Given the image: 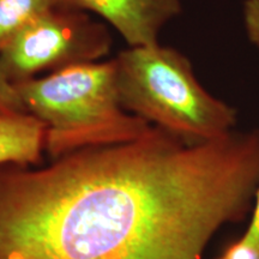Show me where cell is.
Wrapping results in <instances>:
<instances>
[{
  "instance_id": "cell-1",
  "label": "cell",
  "mask_w": 259,
  "mask_h": 259,
  "mask_svg": "<svg viewBox=\"0 0 259 259\" xmlns=\"http://www.w3.org/2000/svg\"><path fill=\"white\" fill-rule=\"evenodd\" d=\"M258 187V128L190 143L151 125L42 168L4 164L0 259H202Z\"/></svg>"
},
{
  "instance_id": "cell-2",
  "label": "cell",
  "mask_w": 259,
  "mask_h": 259,
  "mask_svg": "<svg viewBox=\"0 0 259 259\" xmlns=\"http://www.w3.org/2000/svg\"><path fill=\"white\" fill-rule=\"evenodd\" d=\"M15 85L27 112L45 126L52 160L132 141L151 126L122 108L114 60L74 65Z\"/></svg>"
},
{
  "instance_id": "cell-3",
  "label": "cell",
  "mask_w": 259,
  "mask_h": 259,
  "mask_svg": "<svg viewBox=\"0 0 259 259\" xmlns=\"http://www.w3.org/2000/svg\"><path fill=\"white\" fill-rule=\"evenodd\" d=\"M122 108L190 143L223 137L235 130L238 112L211 95L176 48L128 47L115 58Z\"/></svg>"
},
{
  "instance_id": "cell-4",
  "label": "cell",
  "mask_w": 259,
  "mask_h": 259,
  "mask_svg": "<svg viewBox=\"0 0 259 259\" xmlns=\"http://www.w3.org/2000/svg\"><path fill=\"white\" fill-rule=\"evenodd\" d=\"M111 46L105 25L85 12L60 6L37 18L0 52V71L17 84L42 72L100 61Z\"/></svg>"
},
{
  "instance_id": "cell-5",
  "label": "cell",
  "mask_w": 259,
  "mask_h": 259,
  "mask_svg": "<svg viewBox=\"0 0 259 259\" xmlns=\"http://www.w3.org/2000/svg\"><path fill=\"white\" fill-rule=\"evenodd\" d=\"M60 4L100 16L124 37L128 47L158 44L162 28L183 10L181 0H60Z\"/></svg>"
},
{
  "instance_id": "cell-6",
  "label": "cell",
  "mask_w": 259,
  "mask_h": 259,
  "mask_svg": "<svg viewBox=\"0 0 259 259\" xmlns=\"http://www.w3.org/2000/svg\"><path fill=\"white\" fill-rule=\"evenodd\" d=\"M45 151V126L29 113H0V166H30Z\"/></svg>"
},
{
  "instance_id": "cell-7",
  "label": "cell",
  "mask_w": 259,
  "mask_h": 259,
  "mask_svg": "<svg viewBox=\"0 0 259 259\" xmlns=\"http://www.w3.org/2000/svg\"><path fill=\"white\" fill-rule=\"evenodd\" d=\"M60 6V0H0V52L37 18Z\"/></svg>"
},
{
  "instance_id": "cell-8",
  "label": "cell",
  "mask_w": 259,
  "mask_h": 259,
  "mask_svg": "<svg viewBox=\"0 0 259 259\" xmlns=\"http://www.w3.org/2000/svg\"><path fill=\"white\" fill-rule=\"evenodd\" d=\"M0 113L2 114L28 113L16 85L6 78L2 71H0Z\"/></svg>"
},
{
  "instance_id": "cell-9",
  "label": "cell",
  "mask_w": 259,
  "mask_h": 259,
  "mask_svg": "<svg viewBox=\"0 0 259 259\" xmlns=\"http://www.w3.org/2000/svg\"><path fill=\"white\" fill-rule=\"evenodd\" d=\"M213 259H259V241L242 235Z\"/></svg>"
},
{
  "instance_id": "cell-10",
  "label": "cell",
  "mask_w": 259,
  "mask_h": 259,
  "mask_svg": "<svg viewBox=\"0 0 259 259\" xmlns=\"http://www.w3.org/2000/svg\"><path fill=\"white\" fill-rule=\"evenodd\" d=\"M244 24L248 40L259 50V0H245Z\"/></svg>"
},
{
  "instance_id": "cell-11",
  "label": "cell",
  "mask_w": 259,
  "mask_h": 259,
  "mask_svg": "<svg viewBox=\"0 0 259 259\" xmlns=\"http://www.w3.org/2000/svg\"><path fill=\"white\" fill-rule=\"evenodd\" d=\"M250 225H248L247 229L242 235H245L246 238L251 239V240L259 241V187L255 194L254 199V205L253 210H252L251 216H250Z\"/></svg>"
}]
</instances>
